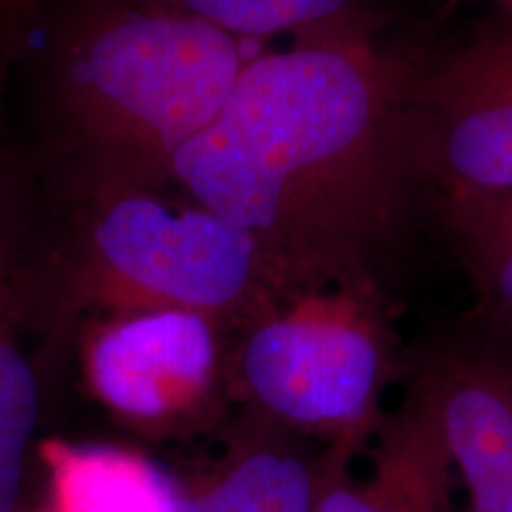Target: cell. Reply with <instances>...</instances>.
Returning <instances> with one entry per match:
<instances>
[{
	"mask_svg": "<svg viewBox=\"0 0 512 512\" xmlns=\"http://www.w3.org/2000/svg\"><path fill=\"white\" fill-rule=\"evenodd\" d=\"M422 145L456 197L512 190V24L451 53L413 98Z\"/></svg>",
	"mask_w": 512,
	"mask_h": 512,
	"instance_id": "5",
	"label": "cell"
},
{
	"mask_svg": "<svg viewBox=\"0 0 512 512\" xmlns=\"http://www.w3.org/2000/svg\"><path fill=\"white\" fill-rule=\"evenodd\" d=\"M38 422L34 368L10 342L0 339V512H15L24 458Z\"/></svg>",
	"mask_w": 512,
	"mask_h": 512,
	"instance_id": "12",
	"label": "cell"
},
{
	"mask_svg": "<svg viewBox=\"0 0 512 512\" xmlns=\"http://www.w3.org/2000/svg\"><path fill=\"white\" fill-rule=\"evenodd\" d=\"M249 332L240 373L261 411L354 456L380 427L392 337L370 278L294 287Z\"/></svg>",
	"mask_w": 512,
	"mask_h": 512,
	"instance_id": "3",
	"label": "cell"
},
{
	"mask_svg": "<svg viewBox=\"0 0 512 512\" xmlns=\"http://www.w3.org/2000/svg\"><path fill=\"white\" fill-rule=\"evenodd\" d=\"M411 150L403 76L349 17L247 60L169 171L254 240L259 278L294 290L368 278L399 221Z\"/></svg>",
	"mask_w": 512,
	"mask_h": 512,
	"instance_id": "1",
	"label": "cell"
},
{
	"mask_svg": "<svg viewBox=\"0 0 512 512\" xmlns=\"http://www.w3.org/2000/svg\"><path fill=\"white\" fill-rule=\"evenodd\" d=\"M328 451L311 456L283 439H256L235 451L221 475L190 494L192 512H313Z\"/></svg>",
	"mask_w": 512,
	"mask_h": 512,
	"instance_id": "10",
	"label": "cell"
},
{
	"mask_svg": "<svg viewBox=\"0 0 512 512\" xmlns=\"http://www.w3.org/2000/svg\"><path fill=\"white\" fill-rule=\"evenodd\" d=\"M235 36L159 8L86 24L69 57V102L112 155L166 164L219 117L245 67Z\"/></svg>",
	"mask_w": 512,
	"mask_h": 512,
	"instance_id": "2",
	"label": "cell"
},
{
	"mask_svg": "<svg viewBox=\"0 0 512 512\" xmlns=\"http://www.w3.org/2000/svg\"><path fill=\"white\" fill-rule=\"evenodd\" d=\"M415 387L430 403L470 512H512V358L456 351Z\"/></svg>",
	"mask_w": 512,
	"mask_h": 512,
	"instance_id": "7",
	"label": "cell"
},
{
	"mask_svg": "<svg viewBox=\"0 0 512 512\" xmlns=\"http://www.w3.org/2000/svg\"><path fill=\"white\" fill-rule=\"evenodd\" d=\"M363 491L377 512H453L451 456L418 387L377 427Z\"/></svg>",
	"mask_w": 512,
	"mask_h": 512,
	"instance_id": "8",
	"label": "cell"
},
{
	"mask_svg": "<svg viewBox=\"0 0 512 512\" xmlns=\"http://www.w3.org/2000/svg\"><path fill=\"white\" fill-rule=\"evenodd\" d=\"M349 453L328 448V467L313 512H377L361 484L349 477Z\"/></svg>",
	"mask_w": 512,
	"mask_h": 512,
	"instance_id": "14",
	"label": "cell"
},
{
	"mask_svg": "<svg viewBox=\"0 0 512 512\" xmlns=\"http://www.w3.org/2000/svg\"><path fill=\"white\" fill-rule=\"evenodd\" d=\"M95 247L112 273L159 306L209 318L245 304L259 280L254 240L200 204L174 209L128 195L100 216Z\"/></svg>",
	"mask_w": 512,
	"mask_h": 512,
	"instance_id": "4",
	"label": "cell"
},
{
	"mask_svg": "<svg viewBox=\"0 0 512 512\" xmlns=\"http://www.w3.org/2000/svg\"><path fill=\"white\" fill-rule=\"evenodd\" d=\"M216 358L209 316L157 306L95 339L88 377L112 411L133 420H166L195 411L209 399Z\"/></svg>",
	"mask_w": 512,
	"mask_h": 512,
	"instance_id": "6",
	"label": "cell"
},
{
	"mask_svg": "<svg viewBox=\"0 0 512 512\" xmlns=\"http://www.w3.org/2000/svg\"><path fill=\"white\" fill-rule=\"evenodd\" d=\"M145 8L188 15L230 36L309 31L356 17V0H140Z\"/></svg>",
	"mask_w": 512,
	"mask_h": 512,
	"instance_id": "11",
	"label": "cell"
},
{
	"mask_svg": "<svg viewBox=\"0 0 512 512\" xmlns=\"http://www.w3.org/2000/svg\"><path fill=\"white\" fill-rule=\"evenodd\" d=\"M470 256L486 297L512 316V190L489 197H458Z\"/></svg>",
	"mask_w": 512,
	"mask_h": 512,
	"instance_id": "13",
	"label": "cell"
},
{
	"mask_svg": "<svg viewBox=\"0 0 512 512\" xmlns=\"http://www.w3.org/2000/svg\"><path fill=\"white\" fill-rule=\"evenodd\" d=\"M43 456L55 512H192L188 491L140 453L53 441Z\"/></svg>",
	"mask_w": 512,
	"mask_h": 512,
	"instance_id": "9",
	"label": "cell"
},
{
	"mask_svg": "<svg viewBox=\"0 0 512 512\" xmlns=\"http://www.w3.org/2000/svg\"><path fill=\"white\" fill-rule=\"evenodd\" d=\"M501 3H503V5H508V8L512 10V0H501Z\"/></svg>",
	"mask_w": 512,
	"mask_h": 512,
	"instance_id": "15",
	"label": "cell"
}]
</instances>
